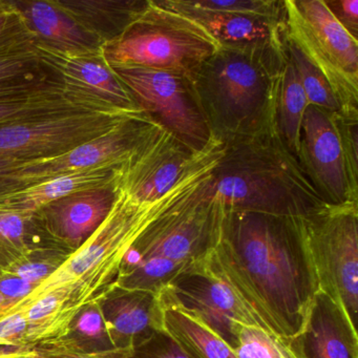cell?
I'll list each match as a JSON object with an SVG mask.
<instances>
[{
    "label": "cell",
    "mask_w": 358,
    "mask_h": 358,
    "mask_svg": "<svg viewBox=\"0 0 358 358\" xmlns=\"http://www.w3.org/2000/svg\"><path fill=\"white\" fill-rule=\"evenodd\" d=\"M209 262L272 333L299 334L318 291L301 217L226 209Z\"/></svg>",
    "instance_id": "6da1fadb"
},
{
    "label": "cell",
    "mask_w": 358,
    "mask_h": 358,
    "mask_svg": "<svg viewBox=\"0 0 358 358\" xmlns=\"http://www.w3.org/2000/svg\"><path fill=\"white\" fill-rule=\"evenodd\" d=\"M217 161L188 176L155 202H140L117 188L114 205L98 229L69 255L53 275L3 315L22 311L43 295L54 293L58 312L50 341L64 337L70 322L83 307L99 303L116 286L123 259L144 230L164 211L192 194L213 171Z\"/></svg>",
    "instance_id": "7a4b0ae2"
},
{
    "label": "cell",
    "mask_w": 358,
    "mask_h": 358,
    "mask_svg": "<svg viewBox=\"0 0 358 358\" xmlns=\"http://www.w3.org/2000/svg\"><path fill=\"white\" fill-rule=\"evenodd\" d=\"M211 173L131 245L117 287L160 293L182 272L210 257L221 240L226 217L225 206L211 187Z\"/></svg>",
    "instance_id": "3957f363"
},
{
    "label": "cell",
    "mask_w": 358,
    "mask_h": 358,
    "mask_svg": "<svg viewBox=\"0 0 358 358\" xmlns=\"http://www.w3.org/2000/svg\"><path fill=\"white\" fill-rule=\"evenodd\" d=\"M285 60L220 48L192 73L215 139L228 146L278 133L276 104Z\"/></svg>",
    "instance_id": "277c9868"
},
{
    "label": "cell",
    "mask_w": 358,
    "mask_h": 358,
    "mask_svg": "<svg viewBox=\"0 0 358 358\" xmlns=\"http://www.w3.org/2000/svg\"><path fill=\"white\" fill-rule=\"evenodd\" d=\"M210 183L229 211L303 217L328 205L278 133L225 146Z\"/></svg>",
    "instance_id": "5b68a950"
},
{
    "label": "cell",
    "mask_w": 358,
    "mask_h": 358,
    "mask_svg": "<svg viewBox=\"0 0 358 358\" xmlns=\"http://www.w3.org/2000/svg\"><path fill=\"white\" fill-rule=\"evenodd\" d=\"M220 49L217 41L194 20L150 0L148 7L129 30L103 47L110 66L192 73Z\"/></svg>",
    "instance_id": "8992f818"
},
{
    "label": "cell",
    "mask_w": 358,
    "mask_h": 358,
    "mask_svg": "<svg viewBox=\"0 0 358 358\" xmlns=\"http://www.w3.org/2000/svg\"><path fill=\"white\" fill-rule=\"evenodd\" d=\"M286 37L324 75L341 106L358 115V41L324 0H284Z\"/></svg>",
    "instance_id": "52a82bcc"
},
{
    "label": "cell",
    "mask_w": 358,
    "mask_h": 358,
    "mask_svg": "<svg viewBox=\"0 0 358 358\" xmlns=\"http://www.w3.org/2000/svg\"><path fill=\"white\" fill-rule=\"evenodd\" d=\"M318 290L357 329L358 204L327 205L301 217Z\"/></svg>",
    "instance_id": "ba28073f"
},
{
    "label": "cell",
    "mask_w": 358,
    "mask_h": 358,
    "mask_svg": "<svg viewBox=\"0 0 358 358\" xmlns=\"http://www.w3.org/2000/svg\"><path fill=\"white\" fill-rule=\"evenodd\" d=\"M142 112L192 152L215 141L189 76L138 66H110Z\"/></svg>",
    "instance_id": "9c48e42d"
},
{
    "label": "cell",
    "mask_w": 358,
    "mask_h": 358,
    "mask_svg": "<svg viewBox=\"0 0 358 358\" xmlns=\"http://www.w3.org/2000/svg\"><path fill=\"white\" fill-rule=\"evenodd\" d=\"M140 114L76 112L0 125V161L29 164L60 156Z\"/></svg>",
    "instance_id": "30bf717a"
},
{
    "label": "cell",
    "mask_w": 358,
    "mask_h": 358,
    "mask_svg": "<svg viewBox=\"0 0 358 358\" xmlns=\"http://www.w3.org/2000/svg\"><path fill=\"white\" fill-rule=\"evenodd\" d=\"M224 148V144L215 140L206 150L196 154L157 125L123 164L116 187L140 202H155L188 176L221 158Z\"/></svg>",
    "instance_id": "8fae6325"
},
{
    "label": "cell",
    "mask_w": 358,
    "mask_h": 358,
    "mask_svg": "<svg viewBox=\"0 0 358 358\" xmlns=\"http://www.w3.org/2000/svg\"><path fill=\"white\" fill-rule=\"evenodd\" d=\"M160 296L164 307L196 318L232 350L238 343L241 324H253L271 332L215 271L209 259L173 278Z\"/></svg>",
    "instance_id": "7c38bea8"
},
{
    "label": "cell",
    "mask_w": 358,
    "mask_h": 358,
    "mask_svg": "<svg viewBox=\"0 0 358 358\" xmlns=\"http://www.w3.org/2000/svg\"><path fill=\"white\" fill-rule=\"evenodd\" d=\"M297 161L326 204H358V188L350 179L337 113L308 106Z\"/></svg>",
    "instance_id": "4fadbf2b"
},
{
    "label": "cell",
    "mask_w": 358,
    "mask_h": 358,
    "mask_svg": "<svg viewBox=\"0 0 358 358\" xmlns=\"http://www.w3.org/2000/svg\"><path fill=\"white\" fill-rule=\"evenodd\" d=\"M41 64L51 71L66 93L108 112L144 113L108 66L103 49L90 54H69L35 43Z\"/></svg>",
    "instance_id": "5bb4252c"
},
{
    "label": "cell",
    "mask_w": 358,
    "mask_h": 358,
    "mask_svg": "<svg viewBox=\"0 0 358 358\" xmlns=\"http://www.w3.org/2000/svg\"><path fill=\"white\" fill-rule=\"evenodd\" d=\"M166 7L200 24L220 48L250 52L275 60L286 58V31L282 17L209 11L192 0H162Z\"/></svg>",
    "instance_id": "9a60e30c"
},
{
    "label": "cell",
    "mask_w": 358,
    "mask_h": 358,
    "mask_svg": "<svg viewBox=\"0 0 358 358\" xmlns=\"http://www.w3.org/2000/svg\"><path fill=\"white\" fill-rule=\"evenodd\" d=\"M157 125L145 113L131 117L106 135L66 154L29 163L22 171V178L31 186L57 176L100 165L124 164Z\"/></svg>",
    "instance_id": "2e32d148"
},
{
    "label": "cell",
    "mask_w": 358,
    "mask_h": 358,
    "mask_svg": "<svg viewBox=\"0 0 358 358\" xmlns=\"http://www.w3.org/2000/svg\"><path fill=\"white\" fill-rule=\"evenodd\" d=\"M98 303L113 345L125 355L164 330L160 293L115 286Z\"/></svg>",
    "instance_id": "e0dca14e"
},
{
    "label": "cell",
    "mask_w": 358,
    "mask_h": 358,
    "mask_svg": "<svg viewBox=\"0 0 358 358\" xmlns=\"http://www.w3.org/2000/svg\"><path fill=\"white\" fill-rule=\"evenodd\" d=\"M288 345L296 358H358L357 329L343 308L320 290L303 328Z\"/></svg>",
    "instance_id": "ac0fdd59"
},
{
    "label": "cell",
    "mask_w": 358,
    "mask_h": 358,
    "mask_svg": "<svg viewBox=\"0 0 358 358\" xmlns=\"http://www.w3.org/2000/svg\"><path fill=\"white\" fill-rule=\"evenodd\" d=\"M116 192V185L81 190L49 203L38 213L50 236L73 253L103 223Z\"/></svg>",
    "instance_id": "d6986e66"
},
{
    "label": "cell",
    "mask_w": 358,
    "mask_h": 358,
    "mask_svg": "<svg viewBox=\"0 0 358 358\" xmlns=\"http://www.w3.org/2000/svg\"><path fill=\"white\" fill-rule=\"evenodd\" d=\"M11 3L37 43L69 54L95 53L103 49L102 41L85 30L54 0H15Z\"/></svg>",
    "instance_id": "ffe728a7"
},
{
    "label": "cell",
    "mask_w": 358,
    "mask_h": 358,
    "mask_svg": "<svg viewBox=\"0 0 358 358\" xmlns=\"http://www.w3.org/2000/svg\"><path fill=\"white\" fill-rule=\"evenodd\" d=\"M123 164H106L45 180L0 194V210L37 213L53 201L81 190L117 185Z\"/></svg>",
    "instance_id": "44dd1931"
},
{
    "label": "cell",
    "mask_w": 358,
    "mask_h": 358,
    "mask_svg": "<svg viewBox=\"0 0 358 358\" xmlns=\"http://www.w3.org/2000/svg\"><path fill=\"white\" fill-rule=\"evenodd\" d=\"M35 43L30 36L0 45V99L26 97L62 87L41 64Z\"/></svg>",
    "instance_id": "7402d4cb"
},
{
    "label": "cell",
    "mask_w": 358,
    "mask_h": 358,
    "mask_svg": "<svg viewBox=\"0 0 358 358\" xmlns=\"http://www.w3.org/2000/svg\"><path fill=\"white\" fill-rule=\"evenodd\" d=\"M104 45L120 38L148 7L150 0H54Z\"/></svg>",
    "instance_id": "603a6c76"
},
{
    "label": "cell",
    "mask_w": 358,
    "mask_h": 358,
    "mask_svg": "<svg viewBox=\"0 0 358 358\" xmlns=\"http://www.w3.org/2000/svg\"><path fill=\"white\" fill-rule=\"evenodd\" d=\"M47 249L66 250L50 236L38 211L0 210V269L17 257Z\"/></svg>",
    "instance_id": "cb8c5ba5"
},
{
    "label": "cell",
    "mask_w": 358,
    "mask_h": 358,
    "mask_svg": "<svg viewBox=\"0 0 358 358\" xmlns=\"http://www.w3.org/2000/svg\"><path fill=\"white\" fill-rule=\"evenodd\" d=\"M76 112H106L56 87L26 97L0 99V125Z\"/></svg>",
    "instance_id": "d4e9b609"
},
{
    "label": "cell",
    "mask_w": 358,
    "mask_h": 358,
    "mask_svg": "<svg viewBox=\"0 0 358 358\" xmlns=\"http://www.w3.org/2000/svg\"><path fill=\"white\" fill-rule=\"evenodd\" d=\"M308 100L294 66L286 54L280 73L276 104V131L289 152L297 159L301 141V124Z\"/></svg>",
    "instance_id": "484cf974"
},
{
    "label": "cell",
    "mask_w": 358,
    "mask_h": 358,
    "mask_svg": "<svg viewBox=\"0 0 358 358\" xmlns=\"http://www.w3.org/2000/svg\"><path fill=\"white\" fill-rule=\"evenodd\" d=\"M164 329L196 358H238L207 327L175 308L164 307Z\"/></svg>",
    "instance_id": "4316f807"
},
{
    "label": "cell",
    "mask_w": 358,
    "mask_h": 358,
    "mask_svg": "<svg viewBox=\"0 0 358 358\" xmlns=\"http://www.w3.org/2000/svg\"><path fill=\"white\" fill-rule=\"evenodd\" d=\"M59 341L91 355L106 358H124L127 355L117 351L113 345L98 303L83 307L73 318L66 335Z\"/></svg>",
    "instance_id": "83f0119b"
},
{
    "label": "cell",
    "mask_w": 358,
    "mask_h": 358,
    "mask_svg": "<svg viewBox=\"0 0 358 358\" xmlns=\"http://www.w3.org/2000/svg\"><path fill=\"white\" fill-rule=\"evenodd\" d=\"M286 54L296 71L309 106H317L327 112L341 113V106L327 79L306 57L294 43L287 38Z\"/></svg>",
    "instance_id": "f1b7e54d"
},
{
    "label": "cell",
    "mask_w": 358,
    "mask_h": 358,
    "mask_svg": "<svg viewBox=\"0 0 358 358\" xmlns=\"http://www.w3.org/2000/svg\"><path fill=\"white\" fill-rule=\"evenodd\" d=\"M238 358H296L288 341L253 324H241L234 349Z\"/></svg>",
    "instance_id": "f546056e"
},
{
    "label": "cell",
    "mask_w": 358,
    "mask_h": 358,
    "mask_svg": "<svg viewBox=\"0 0 358 358\" xmlns=\"http://www.w3.org/2000/svg\"><path fill=\"white\" fill-rule=\"evenodd\" d=\"M70 255L64 249L34 251L10 262L0 269V273L12 274L39 287L62 267Z\"/></svg>",
    "instance_id": "4dcf8cb0"
},
{
    "label": "cell",
    "mask_w": 358,
    "mask_h": 358,
    "mask_svg": "<svg viewBox=\"0 0 358 358\" xmlns=\"http://www.w3.org/2000/svg\"><path fill=\"white\" fill-rule=\"evenodd\" d=\"M124 358H196L166 330L160 331L152 338L129 352Z\"/></svg>",
    "instance_id": "1f68e13d"
},
{
    "label": "cell",
    "mask_w": 358,
    "mask_h": 358,
    "mask_svg": "<svg viewBox=\"0 0 358 358\" xmlns=\"http://www.w3.org/2000/svg\"><path fill=\"white\" fill-rule=\"evenodd\" d=\"M28 329L24 312L0 316V347H34L28 343Z\"/></svg>",
    "instance_id": "d6a6232c"
},
{
    "label": "cell",
    "mask_w": 358,
    "mask_h": 358,
    "mask_svg": "<svg viewBox=\"0 0 358 358\" xmlns=\"http://www.w3.org/2000/svg\"><path fill=\"white\" fill-rule=\"evenodd\" d=\"M30 36L33 34L27 28L20 12L11 1L3 0V5L0 6V45Z\"/></svg>",
    "instance_id": "836d02e7"
},
{
    "label": "cell",
    "mask_w": 358,
    "mask_h": 358,
    "mask_svg": "<svg viewBox=\"0 0 358 358\" xmlns=\"http://www.w3.org/2000/svg\"><path fill=\"white\" fill-rule=\"evenodd\" d=\"M37 288V285L30 284L17 276L0 273V294L6 301V310L0 316L27 299Z\"/></svg>",
    "instance_id": "e575fe53"
},
{
    "label": "cell",
    "mask_w": 358,
    "mask_h": 358,
    "mask_svg": "<svg viewBox=\"0 0 358 358\" xmlns=\"http://www.w3.org/2000/svg\"><path fill=\"white\" fill-rule=\"evenodd\" d=\"M332 15L358 41V0H324Z\"/></svg>",
    "instance_id": "d590c367"
},
{
    "label": "cell",
    "mask_w": 358,
    "mask_h": 358,
    "mask_svg": "<svg viewBox=\"0 0 358 358\" xmlns=\"http://www.w3.org/2000/svg\"><path fill=\"white\" fill-rule=\"evenodd\" d=\"M37 358H106L103 356L83 353L62 341H50L36 345Z\"/></svg>",
    "instance_id": "8d00e7d4"
},
{
    "label": "cell",
    "mask_w": 358,
    "mask_h": 358,
    "mask_svg": "<svg viewBox=\"0 0 358 358\" xmlns=\"http://www.w3.org/2000/svg\"><path fill=\"white\" fill-rule=\"evenodd\" d=\"M6 310V301L3 295L0 294V314L3 313Z\"/></svg>",
    "instance_id": "74e56055"
},
{
    "label": "cell",
    "mask_w": 358,
    "mask_h": 358,
    "mask_svg": "<svg viewBox=\"0 0 358 358\" xmlns=\"http://www.w3.org/2000/svg\"><path fill=\"white\" fill-rule=\"evenodd\" d=\"M35 349H36V348H35ZM28 358H37V351L36 353L34 354V355L30 356V357Z\"/></svg>",
    "instance_id": "f35d334b"
},
{
    "label": "cell",
    "mask_w": 358,
    "mask_h": 358,
    "mask_svg": "<svg viewBox=\"0 0 358 358\" xmlns=\"http://www.w3.org/2000/svg\"><path fill=\"white\" fill-rule=\"evenodd\" d=\"M3 0H0V6L3 5Z\"/></svg>",
    "instance_id": "ab89813d"
}]
</instances>
